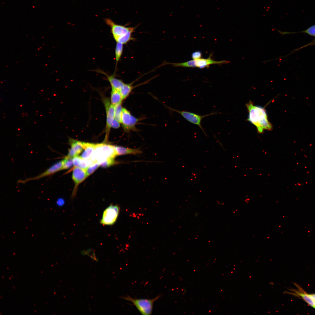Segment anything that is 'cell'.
Wrapping results in <instances>:
<instances>
[{"instance_id": "6da1fadb", "label": "cell", "mask_w": 315, "mask_h": 315, "mask_svg": "<svg viewBox=\"0 0 315 315\" xmlns=\"http://www.w3.org/2000/svg\"><path fill=\"white\" fill-rule=\"evenodd\" d=\"M249 112L248 120L256 127L259 133L262 134L265 130H271L272 125L268 120L265 109L255 105L251 101L246 104Z\"/></svg>"}, {"instance_id": "7a4b0ae2", "label": "cell", "mask_w": 315, "mask_h": 315, "mask_svg": "<svg viewBox=\"0 0 315 315\" xmlns=\"http://www.w3.org/2000/svg\"><path fill=\"white\" fill-rule=\"evenodd\" d=\"M105 21L110 27L113 37L116 42L124 45L133 40L132 34L135 30V27H127L117 24L108 18L105 19Z\"/></svg>"}, {"instance_id": "3957f363", "label": "cell", "mask_w": 315, "mask_h": 315, "mask_svg": "<svg viewBox=\"0 0 315 315\" xmlns=\"http://www.w3.org/2000/svg\"><path fill=\"white\" fill-rule=\"evenodd\" d=\"M114 146L105 143L95 144L90 158L99 164L108 159L115 158L117 155Z\"/></svg>"}, {"instance_id": "277c9868", "label": "cell", "mask_w": 315, "mask_h": 315, "mask_svg": "<svg viewBox=\"0 0 315 315\" xmlns=\"http://www.w3.org/2000/svg\"><path fill=\"white\" fill-rule=\"evenodd\" d=\"M161 296L159 295L152 299H137L129 295L122 297V298L131 302L142 314L150 315L152 314L154 302Z\"/></svg>"}, {"instance_id": "5b68a950", "label": "cell", "mask_w": 315, "mask_h": 315, "mask_svg": "<svg viewBox=\"0 0 315 315\" xmlns=\"http://www.w3.org/2000/svg\"><path fill=\"white\" fill-rule=\"evenodd\" d=\"M172 111L176 112L181 115L184 119L190 123L197 125L201 129L204 134L207 137V135L203 129L202 125V120L204 118L207 116L221 113L216 112H212L209 114L204 115H200L198 114L187 111L178 110L169 107Z\"/></svg>"}, {"instance_id": "8992f818", "label": "cell", "mask_w": 315, "mask_h": 315, "mask_svg": "<svg viewBox=\"0 0 315 315\" xmlns=\"http://www.w3.org/2000/svg\"><path fill=\"white\" fill-rule=\"evenodd\" d=\"M120 211V207L117 204H110L103 211L100 221L101 224L105 225H111L116 222Z\"/></svg>"}, {"instance_id": "52a82bcc", "label": "cell", "mask_w": 315, "mask_h": 315, "mask_svg": "<svg viewBox=\"0 0 315 315\" xmlns=\"http://www.w3.org/2000/svg\"><path fill=\"white\" fill-rule=\"evenodd\" d=\"M63 165V160L60 161L53 164L44 172L40 175L33 178H27L24 180H19V183H24L28 181L38 180L44 177L47 176L62 170Z\"/></svg>"}, {"instance_id": "ba28073f", "label": "cell", "mask_w": 315, "mask_h": 315, "mask_svg": "<svg viewBox=\"0 0 315 315\" xmlns=\"http://www.w3.org/2000/svg\"><path fill=\"white\" fill-rule=\"evenodd\" d=\"M106 114V122L105 132L106 138L109 135L112 122L115 119V106L111 104L108 99L104 100Z\"/></svg>"}, {"instance_id": "9c48e42d", "label": "cell", "mask_w": 315, "mask_h": 315, "mask_svg": "<svg viewBox=\"0 0 315 315\" xmlns=\"http://www.w3.org/2000/svg\"><path fill=\"white\" fill-rule=\"evenodd\" d=\"M69 143L71 148L69 150L68 154L65 157L66 158H73L75 156H78L84 149L85 142L70 139Z\"/></svg>"}, {"instance_id": "30bf717a", "label": "cell", "mask_w": 315, "mask_h": 315, "mask_svg": "<svg viewBox=\"0 0 315 315\" xmlns=\"http://www.w3.org/2000/svg\"><path fill=\"white\" fill-rule=\"evenodd\" d=\"M212 54H210L207 58H201L194 60L195 67L200 69L205 68H208L209 65L212 64H217L221 65L223 64H228L230 62L226 60L216 61L213 60L211 57Z\"/></svg>"}, {"instance_id": "8fae6325", "label": "cell", "mask_w": 315, "mask_h": 315, "mask_svg": "<svg viewBox=\"0 0 315 315\" xmlns=\"http://www.w3.org/2000/svg\"><path fill=\"white\" fill-rule=\"evenodd\" d=\"M87 177L86 169L78 167H74L73 169L72 178L74 181L75 187Z\"/></svg>"}, {"instance_id": "7c38bea8", "label": "cell", "mask_w": 315, "mask_h": 315, "mask_svg": "<svg viewBox=\"0 0 315 315\" xmlns=\"http://www.w3.org/2000/svg\"><path fill=\"white\" fill-rule=\"evenodd\" d=\"M132 115L130 112L125 108H123L121 123L124 130L128 132L130 130V126Z\"/></svg>"}, {"instance_id": "4fadbf2b", "label": "cell", "mask_w": 315, "mask_h": 315, "mask_svg": "<svg viewBox=\"0 0 315 315\" xmlns=\"http://www.w3.org/2000/svg\"><path fill=\"white\" fill-rule=\"evenodd\" d=\"M73 161L74 167H79L85 169L94 162L90 158L84 159L78 155L74 157Z\"/></svg>"}, {"instance_id": "5bb4252c", "label": "cell", "mask_w": 315, "mask_h": 315, "mask_svg": "<svg viewBox=\"0 0 315 315\" xmlns=\"http://www.w3.org/2000/svg\"><path fill=\"white\" fill-rule=\"evenodd\" d=\"M117 156L127 154L136 155L142 153V151L139 149H133L125 147L114 146Z\"/></svg>"}, {"instance_id": "9a60e30c", "label": "cell", "mask_w": 315, "mask_h": 315, "mask_svg": "<svg viewBox=\"0 0 315 315\" xmlns=\"http://www.w3.org/2000/svg\"><path fill=\"white\" fill-rule=\"evenodd\" d=\"M95 144L90 143H84V151L80 157L84 159H88L90 158L94 150Z\"/></svg>"}, {"instance_id": "2e32d148", "label": "cell", "mask_w": 315, "mask_h": 315, "mask_svg": "<svg viewBox=\"0 0 315 315\" xmlns=\"http://www.w3.org/2000/svg\"><path fill=\"white\" fill-rule=\"evenodd\" d=\"M104 74L106 75L112 88L119 91L125 83L121 80L116 78L113 75L109 76L105 73Z\"/></svg>"}, {"instance_id": "e0dca14e", "label": "cell", "mask_w": 315, "mask_h": 315, "mask_svg": "<svg viewBox=\"0 0 315 315\" xmlns=\"http://www.w3.org/2000/svg\"><path fill=\"white\" fill-rule=\"evenodd\" d=\"M123 100L119 91L112 88L111 95V103L112 105L115 106L117 104L121 103Z\"/></svg>"}, {"instance_id": "ac0fdd59", "label": "cell", "mask_w": 315, "mask_h": 315, "mask_svg": "<svg viewBox=\"0 0 315 315\" xmlns=\"http://www.w3.org/2000/svg\"><path fill=\"white\" fill-rule=\"evenodd\" d=\"M133 88L131 84H124L119 92L123 99H126L129 95Z\"/></svg>"}, {"instance_id": "d6986e66", "label": "cell", "mask_w": 315, "mask_h": 315, "mask_svg": "<svg viewBox=\"0 0 315 315\" xmlns=\"http://www.w3.org/2000/svg\"><path fill=\"white\" fill-rule=\"evenodd\" d=\"M123 44L119 42H116L115 49V59L116 65L120 60L123 52Z\"/></svg>"}, {"instance_id": "ffe728a7", "label": "cell", "mask_w": 315, "mask_h": 315, "mask_svg": "<svg viewBox=\"0 0 315 315\" xmlns=\"http://www.w3.org/2000/svg\"><path fill=\"white\" fill-rule=\"evenodd\" d=\"M170 64L174 67H182L187 68L195 67L194 60H191L182 63H170Z\"/></svg>"}, {"instance_id": "44dd1931", "label": "cell", "mask_w": 315, "mask_h": 315, "mask_svg": "<svg viewBox=\"0 0 315 315\" xmlns=\"http://www.w3.org/2000/svg\"><path fill=\"white\" fill-rule=\"evenodd\" d=\"M123 108L121 103L115 106V118L121 123Z\"/></svg>"}, {"instance_id": "7402d4cb", "label": "cell", "mask_w": 315, "mask_h": 315, "mask_svg": "<svg viewBox=\"0 0 315 315\" xmlns=\"http://www.w3.org/2000/svg\"><path fill=\"white\" fill-rule=\"evenodd\" d=\"M297 293L307 303L312 307L315 308V302L310 297L309 294L305 293L298 292Z\"/></svg>"}, {"instance_id": "603a6c76", "label": "cell", "mask_w": 315, "mask_h": 315, "mask_svg": "<svg viewBox=\"0 0 315 315\" xmlns=\"http://www.w3.org/2000/svg\"><path fill=\"white\" fill-rule=\"evenodd\" d=\"M100 166L98 162H94L86 169L87 177L92 174Z\"/></svg>"}, {"instance_id": "cb8c5ba5", "label": "cell", "mask_w": 315, "mask_h": 315, "mask_svg": "<svg viewBox=\"0 0 315 315\" xmlns=\"http://www.w3.org/2000/svg\"><path fill=\"white\" fill-rule=\"evenodd\" d=\"M63 165L62 170L69 169L74 165L73 158H67L65 157L63 160Z\"/></svg>"}, {"instance_id": "d4e9b609", "label": "cell", "mask_w": 315, "mask_h": 315, "mask_svg": "<svg viewBox=\"0 0 315 315\" xmlns=\"http://www.w3.org/2000/svg\"><path fill=\"white\" fill-rule=\"evenodd\" d=\"M117 162L114 160V158L108 159L104 162L100 164V166L103 168L110 167L116 164Z\"/></svg>"}, {"instance_id": "484cf974", "label": "cell", "mask_w": 315, "mask_h": 315, "mask_svg": "<svg viewBox=\"0 0 315 315\" xmlns=\"http://www.w3.org/2000/svg\"><path fill=\"white\" fill-rule=\"evenodd\" d=\"M300 32L306 33L309 35L315 37V24Z\"/></svg>"}, {"instance_id": "4316f807", "label": "cell", "mask_w": 315, "mask_h": 315, "mask_svg": "<svg viewBox=\"0 0 315 315\" xmlns=\"http://www.w3.org/2000/svg\"><path fill=\"white\" fill-rule=\"evenodd\" d=\"M202 53L200 51H196L193 52L191 55V57L193 60H195L201 58Z\"/></svg>"}, {"instance_id": "83f0119b", "label": "cell", "mask_w": 315, "mask_h": 315, "mask_svg": "<svg viewBox=\"0 0 315 315\" xmlns=\"http://www.w3.org/2000/svg\"><path fill=\"white\" fill-rule=\"evenodd\" d=\"M120 123L115 118L112 122L111 127L115 129L118 128L120 127Z\"/></svg>"}, {"instance_id": "f1b7e54d", "label": "cell", "mask_w": 315, "mask_h": 315, "mask_svg": "<svg viewBox=\"0 0 315 315\" xmlns=\"http://www.w3.org/2000/svg\"><path fill=\"white\" fill-rule=\"evenodd\" d=\"M64 203V201L63 199L62 198H60L58 199L57 200V203L58 205H63Z\"/></svg>"}, {"instance_id": "f546056e", "label": "cell", "mask_w": 315, "mask_h": 315, "mask_svg": "<svg viewBox=\"0 0 315 315\" xmlns=\"http://www.w3.org/2000/svg\"><path fill=\"white\" fill-rule=\"evenodd\" d=\"M309 295L315 302V294H309Z\"/></svg>"}, {"instance_id": "4dcf8cb0", "label": "cell", "mask_w": 315, "mask_h": 315, "mask_svg": "<svg viewBox=\"0 0 315 315\" xmlns=\"http://www.w3.org/2000/svg\"><path fill=\"white\" fill-rule=\"evenodd\" d=\"M315 43V38L312 42H311V43H309L308 44H311V43Z\"/></svg>"}, {"instance_id": "1f68e13d", "label": "cell", "mask_w": 315, "mask_h": 315, "mask_svg": "<svg viewBox=\"0 0 315 315\" xmlns=\"http://www.w3.org/2000/svg\"><path fill=\"white\" fill-rule=\"evenodd\" d=\"M315 45V43H313L310 44H308L307 46H309V45Z\"/></svg>"}, {"instance_id": "d6a6232c", "label": "cell", "mask_w": 315, "mask_h": 315, "mask_svg": "<svg viewBox=\"0 0 315 315\" xmlns=\"http://www.w3.org/2000/svg\"></svg>"}]
</instances>
